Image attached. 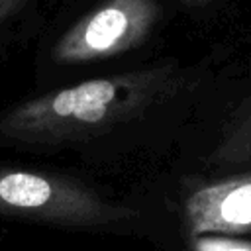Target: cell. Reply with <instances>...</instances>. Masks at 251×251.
I'll list each match as a JSON object with an SVG mask.
<instances>
[{
	"instance_id": "obj_1",
	"label": "cell",
	"mask_w": 251,
	"mask_h": 251,
	"mask_svg": "<svg viewBox=\"0 0 251 251\" xmlns=\"http://www.w3.org/2000/svg\"><path fill=\"white\" fill-rule=\"evenodd\" d=\"M175 65L98 76L29 98L0 116V141L61 145L110 131L175 92Z\"/></svg>"
},
{
	"instance_id": "obj_2",
	"label": "cell",
	"mask_w": 251,
	"mask_h": 251,
	"mask_svg": "<svg viewBox=\"0 0 251 251\" xmlns=\"http://www.w3.org/2000/svg\"><path fill=\"white\" fill-rule=\"evenodd\" d=\"M0 216L59 227L104 229L131 222L137 212L65 175L0 167Z\"/></svg>"
},
{
	"instance_id": "obj_3",
	"label": "cell",
	"mask_w": 251,
	"mask_h": 251,
	"mask_svg": "<svg viewBox=\"0 0 251 251\" xmlns=\"http://www.w3.org/2000/svg\"><path fill=\"white\" fill-rule=\"evenodd\" d=\"M159 18L157 0H102L57 39L53 59L86 65L127 53L145 43Z\"/></svg>"
},
{
	"instance_id": "obj_4",
	"label": "cell",
	"mask_w": 251,
	"mask_h": 251,
	"mask_svg": "<svg viewBox=\"0 0 251 251\" xmlns=\"http://www.w3.org/2000/svg\"><path fill=\"white\" fill-rule=\"evenodd\" d=\"M184 218L192 237L249 231L251 171L192 190L184 202Z\"/></svg>"
},
{
	"instance_id": "obj_5",
	"label": "cell",
	"mask_w": 251,
	"mask_h": 251,
	"mask_svg": "<svg viewBox=\"0 0 251 251\" xmlns=\"http://www.w3.org/2000/svg\"><path fill=\"white\" fill-rule=\"evenodd\" d=\"M210 161L216 165H243L251 163V112L237 120L222 137Z\"/></svg>"
},
{
	"instance_id": "obj_6",
	"label": "cell",
	"mask_w": 251,
	"mask_h": 251,
	"mask_svg": "<svg viewBox=\"0 0 251 251\" xmlns=\"http://www.w3.org/2000/svg\"><path fill=\"white\" fill-rule=\"evenodd\" d=\"M194 239V251H251V241L233 239L226 235H198Z\"/></svg>"
},
{
	"instance_id": "obj_7",
	"label": "cell",
	"mask_w": 251,
	"mask_h": 251,
	"mask_svg": "<svg viewBox=\"0 0 251 251\" xmlns=\"http://www.w3.org/2000/svg\"><path fill=\"white\" fill-rule=\"evenodd\" d=\"M25 0H0V24H4L12 14H16Z\"/></svg>"
},
{
	"instance_id": "obj_8",
	"label": "cell",
	"mask_w": 251,
	"mask_h": 251,
	"mask_svg": "<svg viewBox=\"0 0 251 251\" xmlns=\"http://www.w3.org/2000/svg\"><path fill=\"white\" fill-rule=\"evenodd\" d=\"M182 4H186V6H204V4H208L210 0H180Z\"/></svg>"
}]
</instances>
